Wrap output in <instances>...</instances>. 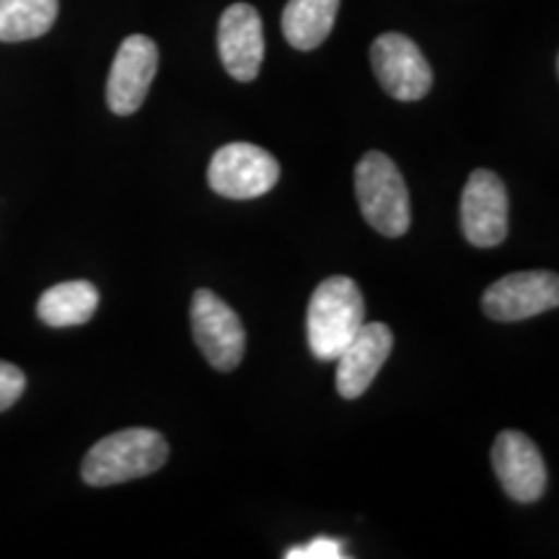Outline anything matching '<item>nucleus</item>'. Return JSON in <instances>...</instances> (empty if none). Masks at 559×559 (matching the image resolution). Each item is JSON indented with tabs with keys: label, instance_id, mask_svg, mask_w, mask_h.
Returning a JSON list of instances; mask_svg holds the SVG:
<instances>
[{
	"label": "nucleus",
	"instance_id": "1",
	"mask_svg": "<svg viewBox=\"0 0 559 559\" xmlns=\"http://www.w3.org/2000/svg\"><path fill=\"white\" fill-rule=\"evenodd\" d=\"M366 324V300L353 277L334 275L321 280L309 300L306 334L313 358L332 362Z\"/></svg>",
	"mask_w": 559,
	"mask_h": 559
},
{
	"label": "nucleus",
	"instance_id": "2",
	"mask_svg": "<svg viewBox=\"0 0 559 559\" xmlns=\"http://www.w3.org/2000/svg\"><path fill=\"white\" fill-rule=\"evenodd\" d=\"M169 459V443L151 428H128L102 438L86 453L81 477L91 487H111L156 474Z\"/></svg>",
	"mask_w": 559,
	"mask_h": 559
},
{
	"label": "nucleus",
	"instance_id": "3",
	"mask_svg": "<svg viewBox=\"0 0 559 559\" xmlns=\"http://www.w3.org/2000/svg\"><path fill=\"white\" fill-rule=\"evenodd\" d=\"M355 194L362 218L370 228L389 239H400L409 230V192L396 164L386 153L370 151L355 166Z\"/></svg>",
	"mask_w": 559,
	"mask_h": 559
},
{
	"label": "nucleus",
	"instance_id": "4",
	"mask_svg": "<svg viewBox=\"0 0 559 559\" xmlns=\"http://www.w3.org/2000/svg\"><path fill=\"white\" fill-rule=\"evenodd\" d=\"M280 179L272 153L251 143H228L210 160V190L228 200H254L267 194Z\"/></svg>",
	"mask_w": 559,
	"mask_h": 559
},
{
	"label": "nucleus",
	"instance_id": "5",
	"mask_svg": "<svg viewBox=\"0 0 559 559\" xmlns=\"http://www.w3.org/2000/svg\"><path fill=\"white\" fill-rule=\"evenodd\" d=\"M192 334L200 353L215 370H234L241 366L247 349V332L226 300L202 288L192 296Z\"/></svg>",
	"mask_w": 559,
	"mask_h": 559
},
{
	"label": "nucleus",
	"instance_id": "6",
	"mask_svg": "<svg viewBox=\"0 0 559 559\" xmlns=\"http://www.w3.org/2000/svg\"><path fill=\"white\" fill-rule=\"evenodd\" d=\"M370 62L381 88L400 102H417L432 88V70L419 47L404 34H381L370 47Z\"/></svg>",
	"mask_w": 559,
	"mask_h": 559
},
{
	"label": "nucleus",
	"instance_id": "7",
	"mask_svg": "<svg viewBox=\"0 0 559 559\" xmlns=\"http://www.w3.org/2000/svg\"><path fill=\"white\" fill-rule=\"evenodd\" d=\"M559 306V277L547 270L513 272L495 280L481 296V311L495 321H523Z\"/></svg>",
	"mask_w": 559,
	"mask_h": 559
},
{
	"label": "nucleus",
	"instance_id": "8",
	"mask_svg": "<svg viewBox=\"0 0 559 559\" xmlns=\"http://www.w3.org/2000/svg\"><path fill=\"white\" fill-rule=\"evenodd\" d=\"M508 190L495 171L477 169L461 194V230L479 249L502 243L508 236Z\"/></svg>",
	"mask_w": 559,
	"mask_h": 559
},
{
	"label": "nucleus",
	"instance_id": "9",
	"mask_svg": "<svg viewBox=\"0 0 559 559\" xmlns=\"http://www.w3.org/2000/svg\"><path fill=\"white\" fill-rule=\"evenodd\" d=\"M158 70V47L145 34H132L120 45L107 81V104L115 115L128 117L143 107Z\"/></svg>",
	"mask_w": 559,
	"mask_h": 559
},
{
	"label": "nucleus",
	"instance_id": "10",
	"mask_svg": "<svg viewBox=\"0 0 559 559\" xmlns=\"http://www.w3.org/2000/svg\"><path fill=\"white\" fill-rule=\"evenodd\" d=\"M492 466L515 502H536L547 489V466L536 443L519 430H502L492 445Z\"/></svg>",
	"mask_w": 559,
	"mask_h": 559
},
{
	"label": "nucleus",
	"instance_id": "11",
	"mask_svg": "<svg viewBox=\"0 0 559 559\" xmlns=\"http://www.w3.org/2000/svg\"><path fill=\"white\" fill-rule=\"evenodd\" d=\"M218 52L230 79L249 83L260 75L264 60L262 19L254 5L234 3L218 24Z\"/></svg>",
	"mask_w": 559,
	"mask_h": 559
},
{
	"label": "nucleus",
	"instance_id": "12",
	"mask_svg": "<svg viewBox=\"0 0 559 559\" xmlns=\"http://www.w3.org/2000/svg\"><path fill=\"white\" fill-rule=\"evenodd\" d=\"M394 349V334L383 321L362 324L355 340L337 358V394L342 400H358L373 383L383 362Z\"/></svg>",
	"mask_w": 559,
	"mask_h": 559
},
{
	"label": "nucleus",
	"instance_id": "13",
	"mask_svg": "<svg viewBox=\"0 0 559 559\" xmlns=\"http://www.w3.org/2000/svg\"><path fill=\"white\" fill-rule=\"evenodd\" d=\"M340 0H288L283 11V34L300 52L317 50L330 37Z\"/></svg>",
	"mask_w": 559,
	"mask_h": 559
},
{
	"label": "nucleus",
	"instance_id": "14",
	"mask_svg": "<svg viewBox=\"0 0 559 559\" xmlns=\"http://www.w3.org/2000/svg\"><path fill=\"white\" fill-rule=\"evenodd\" d=\"M99 309V290L88 280H70L41 293L37 317L47 326H79Z\"/></svg>",
	"mask_w": 559,
	"mask_h": 559
},
{
	"label": "nucleus",
	"instance_id": "15",
	"mask_svg": "<svg viewBox=\"0 0 559 559\" xmlns=\"http://www.w3.org/2000/svg\"><path fill=\"white\" fill-rule=\"evenodd\" d=\"M58 0H0V41L37 39L52 29Z\"/></svg>",
	"mask_w": 559,
	"mask_h": 559
},
{
	"label": "nucleus",
	"instance_id": "16",
	"mask_svg": "<svg viewBox=\"0 0 559 559\" xmlns=\"http://www.w3.org/2000/svg\"><path fill=\"white\" fill-rule=\"evenodd\" d=\"M345 544L326 539V536H319L309 544H300V547H293L285 551V559H345Z\"/></svg>",
	"mask_w": 559,
	"mask_h": 559
},
{
	"label": "nucleus",
	"instance_id": "17",
	"mask_svg": "<svg viewBox=\"0 0 559 559\" xmlns=\"http://www.w3.org/2000/svg\"><path fill=\"white\" fill-rule=\"evenodd\" d=\"M26 389L24 370L13 366V362L0 360V412L13 407L21 400Z\"/></svg>",
	"mask_w": 559,
	"mask_h": 559
}]
</instances>
